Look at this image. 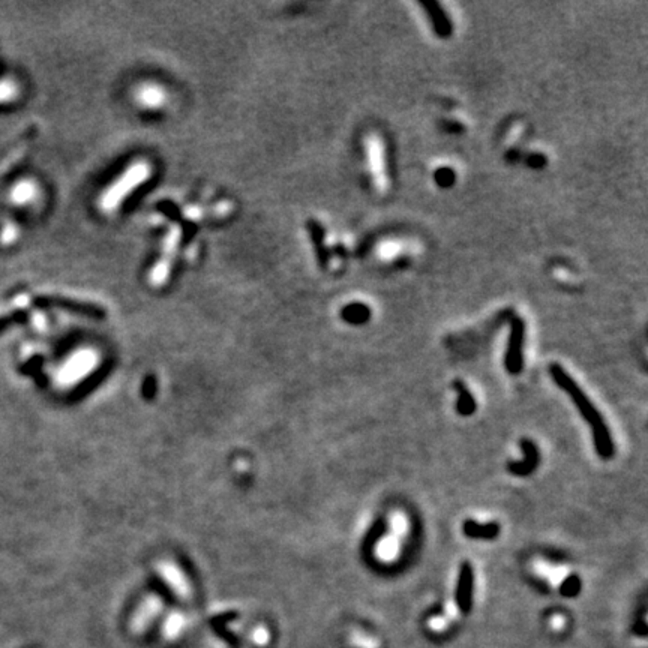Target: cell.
<instances>
[{"instance_id": "obj_1", "label": "cell", "mask_w": 648, "mask_h": 648, "mask_svg": "<svg viewBox=\"0 0 648 648\" xmlns=\"http://www.w3.org/2000/svg\"><path fill=\"white\" fill-rule=\"evenodd\" d=\"M550 372H551L552 380L557 383V386L571 396V400L576 405L580 414L584 417V421L592 426L593 442H594L597 455H599L605 461L611 460L615 453V447H614L610 428L606 426L603 421V416L597 412V408L590 401V398L584 393L582 389L576 384L573 378L564 371L563 366H560L558 363H552L550 366Z\"/></svg>"}, {"instance_id": "obj_2", "label": "cell", "mask_w": 648, "mask_h": 648, "mask_svg": "<svg viewBox=\"0 0 648 648\" xmlns=\"http://www.w3.org/2000/svg\"><path fill=\"white\" fill-rule=\"evenodd\" d=\"M524 338L525 323L522 318L513 317L511 323L509 342H507V353L504 359L506 370L512 375L521 374L524 368Z\"/></svg>"}, {"instance_id": "obj_3", "label": "cell", "mask_w": 648, "mask_h": 648, "mask_svg": "<svg viewBox=\"0 0 648 648\" xmlns=\"http://www.w3.org/2000/svg\"><path fill=\"white\" fill-rule=\"evenodd\" d=\"M521 449L524 453V460L522 461H512L507 464V470H509L515 476H528L532 474L537 465L541 462V455H539V449L534 444L533 440H528V438H522L521 440Z\"/></svg>"}, {"instance_id": "obj_4", "label": "cell", "mask_w": 648, "mask_h": 648, "mask_svg": "<svg viewBox=\"0 0 648 648\" xmlns=\"http://www.w3.org/2000/svg\"><path fill=\"white\" fill-rule=\"evenodd\" d=\"M473 587H474V572L470 562H465L461 566L460 578H458L456 587V606L458 610L467 612L472 608L473 599Z\"/></svg>"}, {"instance_id": "obj_5", "label": "cell", "mask_w": 648, "mask_h": 648, "mask_svg": "<svg viewBox=\"0 0 648 648\" xmlns=\"http://www.w3.org/2000/svg\"><path fill=\"white\" fill-rule=\"evenodd\" d=\"M421 6L423 8L426 17L430 18L434 32L438 38L444 39L452 35L453 27L451 23V18L447 17L440 3L435 2V0H422Z\"/></svg>"}, {"instance_id": "obj_6", "label": "cell", "mask_w": 648, "mask_h": 648, "mask_svg": "<svg viewBox=\"0 0 648 648\" xmlns=\"http://www.w3.org/2000/svg\"><path fill=\"white\" fill-rule=\"evenodd\" d=\"M462 532L470 539H482V541H492L500 534V525L497 522H488V524H479L473 520H467L462 525Z\"/></svg>"}, {"instance_id": "obj_7", "label": "cell", "mask_w": 648, "mask_h": 648, "mask_svg": "<svg viewBox=\"0 0 648 648\" xmlns=\"http://www.w3.org/2000/svg\"><path fill=\"white\" fill-rule=\"evenodd\" d=\"M453 389L458 392V401H456V412L461 416H472L476 412V400L473 393L461 380L453 382Z\"/></svg>"}, {"instance_id": "obj_8", "label": "cell", "mask_w": 648, "mask_h": 648, "mask_svg": "<svg viewBox=\"0 0 648 648\" xmlns=\"http://www.w3.org/2000/svg\"><path fill=\"white\" fill-rule=\"evenodd\" d=\"M137 99L143 107L155 108L164 103V93L158 86H143L137 93Z\"/></svg>"}, {"instance_id": "obj_9", "label": "cell", "mask_w": 648, "mask_h": 648, "mask_svg": "<svg viewBox=\"0 0 648 648\" xmlns=\"http://www.w3.org/2000/svg\"><path fill=\"white\" fill-rule=\"evenodd\" d=\"M342 318L348 323L363 324L371 318V309L363 303H353L342 309Z\"/></svg>"}, {"instance_id": "obj_10", "label": "cell", "mask_w": 648, "mask_h": 648, "mask_svg": "<svg viewBox=\"0 0 648 648\" xmlns=\"http://www.w3.org/2000/svg\"><path fill=\"white\" fill-rule=\"evenodd\" d=\"M580 590H581V580L578 578V575H571L569 578H566L560 588L562 594L567 597L576 596L578 593H580Z\"/></svg>"}, {"instance_id": "obj_11", "label": "cell", "mask_w": 648, "mask_h": 648, "mask_svg": "<svg viewBox=\"0 0 648 648\" xmlns=\"http://www.w3.org/2000/svg\"><path fill=\"white\" fill-rule=\"evenodd\" d=\"M455 179H456L455 172L449 167H442L440 170L435 172V182L440 185L442 188L452 186L455 183Z\"/></svg>"}, {"instance_id": "obj_12", "label": "cell", "mask_w": 648, "mask_h": 648, "mask_svg": "<svg viewBox=\"0 0 648 648\" xmlns=\"http://www.w3.org/2000/svg\"><path fill=\"white\" fill-rule=\"evenodd\" d=\"M353 645L356 648H380V642H378L375 638H371L368 635H362V633L354 635Z\"/></svg>"}, {"instance_id": "obj_13", "label": "cell", "mask_w": 648, "mask_h": 648, "mask_svg": "<svg viewBox=\"0 0 648 648\" xmlns=\"http://www.w3.org/2000/svg\"><path fill=\"white\" fill-rule=\"evenodd\" d=\"M181 627H182V618L174 615L170 620V623L167 624V633L168 635H174V633H177L179 631H181Z\"/></svg>"}, {"instance_id": "obj_14", "label": "cell", "mask_w": 648, "mask_h": 648, "mask_svg": "<svg viewBox=\"0 0 648 648\" xmlns=\"http://www.w3.org/2000/svg\"><path fill=\"white\" fill-rule=\"evenodd\" d=\"M528 165H532L533 168H542L546 164V158L539 153H533L530 158H528Z\"/></svg>"}, {"instance_id": "obj_15", "label": "cell", "mask_w": 648, "mask_h": 648, "mask_svg": "<svg viewBox=\"0 0 648 648\" xmlns=\"http://www.w3.org/2000/svg\"><path fill=\"white\" fill-rule=\"evenodd\" d=\"M254 640H255V642H258V644H264V642L267 641V633H266V631H264V629H258V631L255 632V638H254Z\"/></svg>"}]
</instances>
